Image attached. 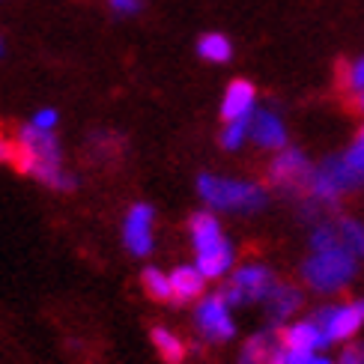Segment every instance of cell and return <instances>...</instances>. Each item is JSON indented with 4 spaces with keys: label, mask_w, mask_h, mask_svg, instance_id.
I'll list each match as a JSON object with an SVG mask.
<instances>
[{
    "label": "cell",
    "mask_w": 364,
    "mask_h": 364,
    "mask_svg": "<svg viewBox=\"0 0 364 364\" xmlns=\"http://www.w3.org/2000/svg\"><path fill=\"white\" fill-rule=\"evenodd\" d=\"M9 164L15 171L39 179L42 186H48L54 191H72L75 188V179L63 171V159H60V144L54 138V132L36 129L33 123L18 129L15 153H12Z\"/></svg>",
    "instance_id": "6da1fadb"
},
{
    "label": "cell",
    "mask_w": 364,
    "mask_h": 364,
    "mask_svg": "<svg viewBox=\"0 0 364 364\" xmlns=\"http://www.w3.org/2000/svg\"><path fill=\"white\" fill-rule=\"evenodd\" d=\"M197 194L218 212H257L266 206V188L248 179L200 173L197 176Z\"/></svg>",
    "instance_id": "7a4b0ae2"
},
{
    "label": "cell",
    "mask_w": 364,
    "mask_h": 364,
    "mask_svg": "<svg viewBox=\"0 0 364 364\" xmlns=\"http://www.w3.org/2000/svg\"><path fill=\"white\" fill-rule=\"evenodd\" d=\"M355 269H358V254H353L346 245H335V248L311 251L305 266H301V275H305V284L311 290L335 293L355 278Z\"/></svg>",
    "instance_id": "3957f363"
},
{
    "label": "cell",
    "mask_w": 364,
    "mask_h": 364,
    "mask_svg": "<svg viewBox=\"0 0 364 364\" xmlns=\"http://www.w3.org/2000/svg\"><path fill=\"white\" fill-rule=\"evenodd\" d=\"M272 287H275V275H272L266 266L245 263L233 272L221 293L230 305H248V301H266Z\"/></svg>",
    "instance_id": "277c9868"
},
{
    "label": "cell",
    "mask_w": 364,
    "mask_h": 364,
    "mask_svg": "<svg viewBox=\"0 0 364 364\" xmlns=\"http://www.w3.org/2000/svg\"><path fill=\"white\" fill-rule=\"evenodd\" d=\"M314 171L316 168L308 161V156L301 153V149H284V153H278L269 164V182L278 186L281 191L308 194Z\"/></svg>",
    "instance_id": "5b68a950"
},
{
    "label": "cell",
    "mask_w": 364,
    "mask_h": 364,
    "mask_svg": "<svg viewBox=\"0 0 364 364\" xmlns=\"http://www.w3.org/2000/svg\"><path fill=\"white\" fill-rule=\"evenodd\" d=\"M358 186H361V179L350 168H346V161L341 156V159H326L320 168L314 171L308 194L314 197V200H320V203H335L341 194L353 191Z\"/></svg>",
    "instance_id": "8992f818"
},
{
    "label": "cell",
    "mask_w": 364,
    "mask_h": 364,
    "mask_svg": "<svg viewBox=\"0 0 364 364\" xmlns=\"http://www.w3.org/2000/svg\"><path fill=\"white\" fill-rule=\"evenodd\" d=\"M311 320L316 323V328L323 331L326 343L350 341V338H355V331L364 326V299L350 301V305H338V308H320Z\"/></svg>",
    "instance_id": "52a82bcc"
},
{
    "label": "cell",
    "mask_w": 364,
    "mask_h": 364,
    "mask_svg": "<svg viewBox=\"0 0 364 364\" xmlns=\"http://www.w3.org/2000/svg\"><path fill=\"white\" fill-rule=\"evenodd\" d=\"M230 301L224 299V293H215V296H206L200 305L194 311V320H197V328L203 331L209 341H230L236 335V323H233V314H230Z\"/></svg>",
    "instance_id": "ba28073f"
},
{
    "label": "cell",
    "mask_w": 364,
    "mask_h": 364,
    "mask_svg": "<svg viewBox=\"0 0 364 364\" xmlns=\"http://www.w3.org/2000/svg\"><path fill=\"white\" fill-rule=\"evenodd\" d=\"M153 221L156 212L146 203H134L123 221V242L134 257H146L153 251Z\"/></svg>",
    "instance_id": "9c48e42d"
},
{
    "label": "cell",
    "mask_w": 364,
    "mask_h": 364,
    "mask_svg": "<svg viewBox=\"0 0 364 364\" xmlns=\"http://www.w3.org/2000/svg\"><path fill=\"white\" fill-rule=\"evenodd\" d=\"M254 105H257V90L251 81L245 78H236L227 84L224 90V99H221V119L230 123V119H245L254 114Z\"/></svg>",
    "instance_id": "30bf717a"
},
{
    "label": "cell",
    "mask_w": 364,
    "mask_h": 364,
    "mask_svg": "<svg viewBox=\"0 0 364 364\" xmlns=\"http://www.w3.org/2000/svg\"><path fill=\"white\" fill-rule=\"evenodd\" d=\"M248 138L260 149H284L287 146V129L284 119L275 111H254L251 114V132Z\"/></svg>",
    "instance_id": "8fae6325"
},
{
    "label": "cell",
    "mask_w": 364,
    "mask_h": 364,
    "mask_svg": "<svg viewBox=\"0 0 364 364\" xmlns=\"http://www.w3.org/2000/svg\"><path fill=\"white\" fill-rule=\"evenodd\" d=\"M194 266L200 269L206 278H224L227 272L233 269V245H230V242H227L224 236L215 239V242H209V245L197 248Z\"/></svg>",
    "instance_id": "7c38bea8"
},
{
    "label": "cell",
    "mask_w": 364,
    "mask_h": 364,
    "mask_svg": "<svg viewBox=\"0 0 364 364\" xmlns=\"http://www.w3.org/2000/svg\"><path fill=\"white\" fill-rule=\"evenodd\" d=\"M278 343L287 346V350H323V346H328L314 320H301L278 328Z\"/></svg>",
    "instance_id": "4fadbf2b"
},
{
    "label": "cell",
    "mask_w": 364,
    "mask_h": 364,
    "mask_svg": "<svg viewBox=\"0 0 364 364\" xmlns=\"http://www.w3.org/2000/svg\"><path fill=\"white\" fill-rule=\"evenodd\" d=\"M206 287V275L197 266H179L171 275V290H173V301H194L197 296H203Z\"/></svg>",
    "instance_id": "5bb4252c"
},
{
    "label": "cell",
    "mask_w": 364,
    "mask_h": 364,
    "mask_svg": "<svg viewBox=\"0 0 364 364\" xmlns=\"http://www.w3.org/2000/svg\"><path fill=\"white\" fill-rule=\"evenodd\" d=\"M266 308L272 314V320H290V314H296L301 308V293L296 287H287V284L275 281L272 293L266 296Z\"/></svg>",
    "instance_id": "9a60e30c"
},
{
    "label": "cell",
    "mask_w": 364,
    "mask_h": 364,
    "mask_svg": "<svg viewBox=\"0 0 364 364\" xmlns=\"http://www.w3.org/2000/svg\"><path fill=\"white\" fill-rule=\"evenodd\" d=\"M278 331L275 335H254L245 346H242V355H239V364H269V358L275 355L278 350Z\"/></svg>",
    "instance_id": "2e32d148"
},
{
    "label": "cell",
    "mask_w": 364,
    "mask_h": 364,
    "mask_svg": "<svg viewBox=\"0 0 364 364\" xmlns=\"http://www.w3.org/2000/svg\"><path fill=\"white\" fill-rule=\"evenodd\" d=\"M188 230H191V242L194 248H203L209 242L221 239V227H218V218L212 215V212H194L191 221H188Z\"/></svg>",
    "instance_id": "e0dca14e"
},
{
    "label": "cell",
    "mask_w": 364,
    "mask_h": 364,
    "mask_svg": "<svg viewBox=\"0 0 364 364\" xmlns=\"http://www.w3.org/2000/svg\"><path fill=\"white\" fill-rule=\"evenodd\" d=\"M197 54L209 63H227L233 57V45L224 33H203L197 39Z\"/></svg>",
    "instance_id": "ac0fdd59"
},
{
    "label": "cell",
    "mask_w": 364,
    "mask_h": 364,
    "mask_svg": "<svg viewBox=\"0 0 364 364\" xmlns=\"http://www.w3.org/2000/svg\"><path fill=\"white\" fill-rule=\"evenodd\" d=\"M153 343H156V350H159V355L168 361V364H182L186 361V343H182L173 331H168V328H153Z\"/></svg>",
    "instance_id": "d6986e66"
},
{
    "label": "cell",
    "mask_w": 364,
    "mask_h": 364,
    "mask_svg": "<svg viewBox=\"0 0 364 364\" xmlns=\"http://www.w3.org/2000/svg\"><path fill=\"white\" fill-rule=\"evenodd\" d=\"M141 284H144V290H146V296H149V299H156V301H171V299H173L171 278L164 275L161 269H153V266H149V269L144 272Z\"/></svg>",
    "instance_id": "ffe728a7"
},
{
    "label": "cell",
    "mask_w": 364,
    "mask_h": 364,
    "mask_svg": "<svg viewBox=\"0 0 364 364\" xmlns=\"http://www.w3.org/2000/svg\"><path fill=\"white\" fill-rule=\"evenodd\" d=\"M335 224H338V230H341L343 245L350 248L353 254L364 257V224L355 221V218H341V221H335Z\"/></svg>",
    "instance_id": "44dd1931"
},
{
    "label": "cell",
    "mask_w": 364,
    "mask_h": 364,
    "mask_svg": "<svg viewBox=\"0 0 364 364\" xmlns=\"http://www.w3.org/2000/svg\"><path fill=\"white\" fill-rule=\"evenodd\" d=\"M248 132H251V117H245V119H230L224 129H221V146L224 149H239L242 144H245V138H248Z\"/></svg>",
    "instance_id": "7402d4cb"
},
{
    "label": "cell",
    "mask_w": 364,
    "mask_h": 364,
    "mask_svg": "<svg viewBox=\"0 0 364 364\" xmlns=\"http://www.w3.org/2000/svg\"><path fill=\"white\" fill-rule=\"evenodd\" d=\"M341 84L346 90H353V93L364 87V57L355 60V63H343L341 66Z\"/></svg>",
    "instance_id": "603a6c76"
},
{
    "label": "cell",
    "mask_w": 364,
    "mask_h": 364,
    "mask_svg": "<svg viewBox=\"0 0 364 364\" xmlns=\"http://www.w3.org/2000/svg\"><path fill=\"white\" fill-rule=\"evenodd\" d=\"M343 161H346V168H350V171L364 182V144H361V141H355L350 149H346Z\"/></svg>",
    "instance_id": "cb8c5ba5"
},
{
    "label": "cell",
    "mask_w": 364,
    "mask_h": 364,
    "mask_svg": "<svg viewBox=\"0 0 364 364\" xmlns=\"http://www.w3.org/2000/svg\"><path fill=\"white\" fill-rule=\"evenodd\" d=\"M36 129H45V132H54V126H57V111H51V108H42V111H36V117L30 119Z\"/></svg>",
    "instance_id": "d4e9b609"
},
{
    "label": "cell",
    "mask_w": 364,
    "mask_h": 364,
    "mask_svg": "<svg viewBox=\"0 0 364 364\" xmlns=\"http://www.w3.org/2000/svg\"><path fill=\"white\" fill-rule=\"evenodd\" d=\"M108 6L117 15H138L141 12V0H108Z\"/></svg>",
    "instance_id": "484cf974"
},
{
    "label": "cell",
    "mask_w": 364,
    "mask_h": 364,
    "mask_svg": "<svg viewBox=\"0 0 364 364\" xmlns=\"http://www.w3.org/2000/svg\"><path fill=\"white\" fill-rule=\"evenodd\" d=\"M338 364H364V346H346Z\"/></svg>",
    "instance_id": "4316f807"
},
{
    "label": "cell",
    "mask_w": 364,
    "mask_h": 364,
    "mask_svg": "<svg viewBox=\"0 0 364 364\" xmlns=\"http://www.w3.org/2000/svg\"><path fill=\"white\" fill-rule=\"evenodd\" d=\"M12 153H15V141H9L4 132H0V161H12Z\"/></svg>",
    "instance_id": "83f0119b"
},
{
    "label": "cell",
    "mask_w": 364,
    "mask_h": 364,
    "mask_svg": "<svg viewBox=\"0 0 364 364\" xmlns=\"http://www.w3.org/2000/svg\"><path fill=\"white\" fill-rule=\"evenodd\" d=\"M355 108H358V111H364V87H361V90H355Z\"/></svg>",
    "instance_id": "f1b7e54d"
},
{
    "label": "cell",
    "mask_w": 364,
    "mask_h": 364,
    "mask_svg": "<svg viewBox=\"0 0 364 364\" xmlns=\"http://www.w3.org/2000/svg\"><path fill=\"white\" fill-rule=\"evenodd\" d=\"M355 141H361V144H364V126L358 129V134H355Z\"/></svg>",
    "instance_id": "f546056e"
},
{
    "label": "cell",
    "mask_w": 364,
    "mask_h": 364,
    "mask_svg": "<svg viewBox=\"0 0 364 364\" xmlns=\"http://www.w3.org/2000/svg\"><path fill=\"white\" fill-rule=\"evenodd\" d=\"M0 54H4V42H0Z\"/></svg>",
    "instance_id": "4dcf8cb0"
}]
</instances>
